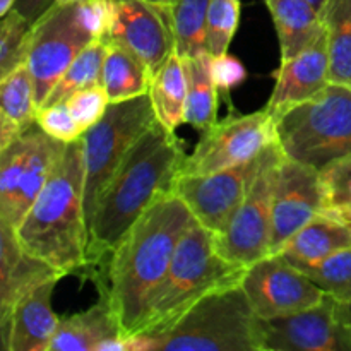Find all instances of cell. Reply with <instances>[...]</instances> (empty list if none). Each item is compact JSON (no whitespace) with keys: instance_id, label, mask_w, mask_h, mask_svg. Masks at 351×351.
<instances>
[{"instance_id":"6da1fadb","label":"cell","mask_w":351,"mask_h":351,"mask_svg":"<svg viewBox=\"0 0 351 351\" xmlns=\"http://www.w3.org/2000/svg\"><path fill=\"white\" fill-rule=\"evenodd\" d=\"M187 158L182 141L154 122L120 163L108 182L89 223V276L95 280L134 223L163 194H173Z\"/></svg>"},{"instance_id":"7a4b0ae2","label":"cell","mask_w":351,"mask_h":351,"mask_svg":"<svg viewBox=\"0 0 351 351\" xmlns=\"http://www.w3.org/2000/svg\"><path fill=\"white\" fill-rule=\"evenodd\" d=\"M194 215L177 194H163L134 223L105 269L95 278L110 302L122 336L136 335L149 295L170 267Z\"/></svg>"},{"instance_id":"3957f363","label":"cell","mask_w":351,"mask_h":351,"mask_svg":"<svg viewBox=\"0 0 351 351\" xmlns=\"http://www.w3.org/2000/svg\"><path fill=\"white\" fill-rule=\"evenodd\" d=\"M21 245L64 276H89L82 141L65 144L47 184L16 228Z\"/></svg>"},{"instance_id":"277c9868","label":"cell","mask_w":351,"mask_h":351,"mask_svg":"<svg viewBox=\"0 0 351 351\" xmlns=\"http://www.w3.org/2000/svg\"><path fill=\"white\" fill-rule=\"evenodd\" d=\"M247 267L230 263L216 249L215 233L197 219L178 242L163 280L149 295L136 335H160L213 291L242 281Z\"/></svg>"},{"instance_id":"5b68a950","label":"cell","mask_w":351,"mask_h":351,"mask_svg":"<svg viewBox=\"0 0 351 351\" xmlns=\"http://www.w3.org/2000/svg\"><path fill=\"white\" fill-rule=\"evenodd\" d=\"M276 144L288 160L322 171L351 154V86L329 82L314 98L274 117Z\"/></svg>"},{"instance_id":"8992f818","label":"cell","mask_w":351,"mask_h":351,"mask_svg":"<svg viewBox=\"0 0 351 351\" xmlns=\"http://www.w3.org/2000/svg\"><path fill=\"white\" fill-rule=\"evenodd\" d=\"M261 321L239 283L209 293L153 338L156 351H263Z\"/></svg>"},{"instance_id":"52a82bcc","label":"cell","mask_w":351,"mask_h":351,"mask_svg":"<svg viewBox=\"0 0 351 351\" xmlns=\"http://www.w3.org/2000/svg\"><path fill=\"white\" fill-rule=\"evenodd\" d=\"M156 122L149 95L137 96L120 103H110L105 115L84 130L82 154H84V211L86 221L91 223L99 195L125 154L137 139Z\"/></svg>"},{"instance_id":"ba28073f","label":"cell","mask_w":351,"mask_h":351,"mask_svg":"<svg viewBox=\"0 0 351 351\" xmlns=\"http://www.w3.org/2000/svg\"><path fill=\"white\" fill-rule=\"evenodd\" d=\"M281 160L283 153L276 143L263 151V160L242 204L226 228L215 235L216 249L230 263L249 267L271 254L273 201Z\"/></svg>"},{"instance_id":"9c48e42d","label":"cell","mask_w":351,"mask_h":351,"mask_svg":"<svg viewBox=\"0 0 351 351\" xmlns=\"http://www.w3.org/2000/svg\"><path fill=\"white\" fill-rule=\"evenodd\" d=\"M273 143H276L274 117L266 108L247 115H230L201 132L180 173L206 175L226 170L254 160Z\"/></svg>"},{"instance_id":"30bf717a","label":"cell","mask_w":351,"mask_h":351,"mask_svg":"<svg viewBox=\"0 0 351 351\" xmlns=\"http://www.w3.org/2000/svg\"><path fill=\"white\" fill-rule=\"evenodd\" d=\"M91 41L93 38L79 24L75 3H53L34 21L27 41L26 65L34 82L38 108L79 51Z\"/></svg>"},{"instance_id":"8fae6325","label":"cell","mask_w":351,"mask_h":351,"mask_svg":"<svg viewBox=\"0 0 351 351\" xmlns=\"http://www.w3.org/2000/svg\"><path fill=\"white\" fill-rule=\"evenodd\" d=\"M261 322L263 351H351L345 302L328 293L314 307Z\"/></svg>"},{"instance_id":"7c38bea8","label":"cell","mask_w":351,"mask_h":351,"mask_svg":"<svg viewBox=\"0 0 351 351\" xmlns=\"http://www.w3.org/2000/svg\"><path fill=\"white\" fill-rule=\"evenodd\" d=\"M243 291L261 319L281 317L314 307L324 291L280 254H269L245 269Z\"/></svg>"},{"instance_id":"4fadbf2b","label":"cell","mask_w":351,"mask_h":351,"mask_svg":"<svg viewBox=\"0 0 351 351\" xmlns=\"http://www.w3.org/2000/svg\"><path fill=\"white\" fill-rule=\"evenodd\" d=\"M263 153L247 163L206 175H178L175 194L194 218L215 235L221 233L242 204L257 173Z\"/></svg>"},{"instance_id":"5bb4252c","label":"cell","mask_w":351,"mask_h":351,"mask_svg":"<svg viewBox=\"0 0 351 351\" xmlns=\"http://www.w3.org/2000/svg\"><path fill=\"white\" fill-rule=\"evenodd\" d=\"M112 23L105 41L136 55L153 74L175 51L168 7L146 0H110Z\"/></svg>"},{"instance_id":"9a60e30c","label":"cell","mask_w":351,"mask_h":351,"mask_svg":"<svg viewBox=\"0 0 351 351\" xmlns=\"http://www.w3.org/2000/svg\"><path fill=\"white\" fill-rule=\"evenodd\" d=\"M321 171L283 156L273 201L271 254H278L293 233L324 211Z\"/></svg>"},{"instance_id":"2e32d148","label":"cell","mask_w":351,"mask_h":351,"mask_svg":"<svg viewBox=\"0 0 351 351\" xmlns=\"http://www.w3.org/2000/svg\"><path fill=\"white\" fill-rule=\"evenodd\" d=\"M329 50L326 26L311 45L274 72V88L266 110L278 117L285 110L314 98L329 84Z\"/></svg>"},{"instance_id":"e0dca14e","label":"cell","mask_w":351,"mask_h":351,"mask_svg":"<svg viewBox=\"0 0 351 351\" xmlns=\"http://www.w3.org/2000/svg\"><path fill=\"white\" fill-rule=\"evenodd\" d=\"M64 274L21 245L16 230L0 221V335L10 322L17 302L50 280Z\"/></svg>"},{"instance_id":"ac0fdd59","label":"cell","mask_w":351,"mask_h":351,"mask_svg":"<svg viewBox=\"0 0 351 351\" xmlns=\"http://www.w3.org/2000/svg\"><path fill=\"white\" fill-rule=\"evenodd\" d=\"M58 280H50L24 295L14 307L10 322L0 335L5 351H50L60 317L51 308Z\"/></svg>"},{"instance_id":"d6986e66","label":"cell","mask_w":351,"mask_h":351,"mask_svg":"<svg viewBox=\"0 0 351 351\" xmlns=\"http://www.w3.org/2000/svg\"><path fill=\"white\" fill-rule=\"evenodd\" d=\"M122 336L115 311L103 295L88 311L64 315L58 322L50 351H101Z\"/></svg>"},{"instance_id":"ffe728a7","label":"cell","mask_w":351,"mask_h":351,"mask_svg":"<svg viewBox=\"0 0 351 351\" xmlns=\"http://www.w3.org/2000/svg\"><path fill=\"white\" fill-rule=\"evenodd\" d=\"M348 247H351L350 226L322 211L293 233L278 254L295 267H305Z\"/></svg>"},{"instance_id":"44dd1931","label":"cell","mask_w":351,"mask_h":351,"mask_svg":"<svg viewBox=\"0 0 351 351\" xmlns=\"http://www.w3.org/2000/svg\"><path fill=\"white\" fill-rule=\"evenodd\" d=\"M280 40L281 62L290 60L308 47L324 29L319 7L308 0H264Z\"/></svg>"},{"instance_id":"7402d4cb","label":"cell","mask_w":351,"mask_h":351,"mask_svg":"<svg viewBox=\"0 0 351 351\" xmlns=\"http://www.w3.org/2000/svg\"><path fill=\"white\" fill-rule=\"evenodd\" d=\"M64 149L65 143L53 139L41 129L38 130L36 141H34V146L26 161L23 177H21L12 211H10L9 218L2 223L10 225L14 230L19 226V223L23 221L33 202L36 201L41 189L47 184L48 177H50L51 170H53L55 163L60 158V154L64 153Z\"/></svg>"},{"instance_id":"603a6c76","label":"cell","mask_w":351,"mask_h":351,"mask_svg":"<svg viewBox=\"0 0 351 351\" xmlns=\"http://www.w3.org/2000/svg\"><path fill=\"white\" fill-rule=\"evenodd\" d=\"M149 95L156 120L175 132L185 123V103H187V75L184 62L177 53H171L160 69L151 74Z\"/></svg>"},{"instance_id":"cb8c5ba5","label":"cell","mask_w":351,"mask_h":351,"mask_svg":"<svg viewBox=\"0 0 351 351\" xmlns=\"http://www.w3.org/2000/svg\"><path fill=\"white\" fill-rule=\"evenodd\" d=\"M187 75L185 123L204 132L218 122V89L211 72V55L182 58Z\"/></svg>"},{"instance_id":"d4e9b609","label":"cell","mask_w":351,"mask_h":351,"mask_svg":"<svg viewBox=\"0 0 351 351\" xmlns=\"http://www.w3.org/2000/svg\"><path fill=\"white\" fill-rule=\"evenodd\" d=\"M149 81L151 71L143 60H139L125 48L108 43L105 62H103L101 84L108 95L110 103L127 101L147 95Z\"/></svg>"},{"instance_id":"484cf974","label":"cell","mask_w":351,"mask_h":351,"mask_svg":"<svg viewBox=\"0 0 351 351\" xmlns=\"http://www.w3.org/2000/svg\"><path fill=\"white\" fill-rule=\"evenodd\" d=\"M321 14L328 34L329 81L351 86V0H326Z\"/></svg>"},{"instance_id":"4316f807","label":"cell","mask_w":351,"mask_h":351,"mask_svg":"<svg viewBox=\"0 0 351 351\" xmlns=\"http://www.w3.org/2000/svg\"><path fill=\"white\" fill-rule=\"evenodd\" d=\"M209 0H175L168 7L175 53L180 58L197 57L206 51V21Z\"/></svg>"},{"instance_id":"83f0119b","label":"cell","mask_w":351,"mask_h":351,"mask_svg":"<svg viewBox=\"0 0 351 351\" xmlns=\"http://www.w3.org/2000/svg\"><path fill=\"white\" fill-rule=\"evenodd\" d=\"M106 50H108V43L105 40H93L91 43L86 45L69 65L64 75L58 79L41 106L65 103L79 89L101 82Z\"/></svg>"},{"instance_id":"f1b7e54d","label":"cell","mask_w":351,"mask_h":351,"mask_svg":"<svg viewBox=\"0 0 351 351\" xmlns=\"http://www.w3.org/2000/svg\"><path fill=\"white\" fill-rule=\"evenodd\" d=\"M36 95L34 82L26 62L0 79V115L27 130L36 123Z\"/></svg>"},{"instance_id":"f546056e","label":"cell","mask_w":351,"mask_h":351,"mask_svg":"<svg viewBox=\"0 0 351 351\" xmlns=\"http://www.w3.org/2000/svg\"><path fill=\"white\" fill-rule=\"evenodd\" d=\"M40 130L38 123L24 130L5 149H0V221H5L12 211L24 167Z\"/></svg>"},{"instance_id":"4dcf8cb0","label":"cell","mask_w":351,"mask_h":351,"mask_svg":"<svg viewBox=\"0 0 351 351\" xmlns=\"http://www.w3.org/2000/svg\"><path fill=\"white\" fill-rule=\"evenodd\" d=\"M298 269L307 274L324 293L345 304L351 302V247Z\"/></svg>"},{"instance_id":"1f68e13d","label":"cell","mask_w":351,"mask_h":351,"mask_svg":"<svg viewBox=\"0 0 351 351\" xmlns=\"http://www.w3.org/2000/svg\"><path fill=\"white\" fill-rule=\"evenodd\" d=\"M240 23V0H209L206 51L211 57L228 51Z\"/></svg>"},{"instance_id":"d6a6232c","label":"cell","mask_w":351,"mask_h":351,"mask_svg":"<svg viewBox=\"0 0 351 351\" xmlns=\"http://www.w3.org/2000/svg\"><path fill=\"white\" fill-rule=\"evenodd\" d=\"M33 23L21 12L12 9L2 17L0 24V79L17 65L24 64L27 57V41Z\"/></svg>"},{"instance_id":"836d02e7","label":"cell","mask_w":351,"mask_h":351,"mask_svg":"<svg viewBox=\"0 0 351 351\" xmlns=\"http://www.w3.org/2000/svg\"><path fill=\"white\" fill-rule=\"evenodd\" d=\"M324 187V213L348 225L351 219V154L329 165L321 171Z\"/></svg>"},{"instance_id":"e575fe53","label":"cell","mask_w":351,"mask_h":351,"mask_svg":"<svg viewBox=\"0 0 351 351\" xmlns=\"http://www.w3.org/2000/svg\"><path fill=\"white\" fill-rule=\"evenodd\" d=\"M65 103L84 132L105 115L110 106V98L101 82H98L75 91Z\"/></svg>"},{"instance_id":"d590c367","label":"cell","mask_w":351,"mask_h":351,"mask_svg":"<svg viewBox=\"0 0 351 351\" xmlns=\"http://www.w3.org/2000/svg\"><path fill=\"white\" fill-rule=\"evenodd\" d=\"M36 123L43 132L65 144L81 139L84 134L72 117L67 103L40 106L36 112Z\"/></svg>"},{"instance_id":"8d00e7d4","label":"cell","mask_w":351,"mask_h":351,"mask_svg":"<svg viewBox=\"0 0 351 351\" xmlns=\"http://www.w3.org/2000/svg\"><path fill=\"white\" fill-rule=\"evenodd\" d=\"M75 16L93 40H106L112 23L110 0H81L75 3Z\"/></svg>"},{"instance_id":"74e56055","label":"cell","mask_w":351,"mask_h":351,"mask_svg":"<svg viewBox=\"0 0 351 351\" xmlns=\"http://www.w3.org/2000/svg\"><path fill=\"white\" fill-rule=\"evenodd\" d=\"M211 72L218 93L228 95L233 88L242 84L247 79V69L237 57L228 51L223 55L211 57Z\"/></svg>"},{"instance_id":"f35d334b","label":"cell","mask_w":351,"mask_h":351,"mask_svg":"<svg viewBox=\"0 0 351 351\" xmlns=\"http://www.w3.org/2000/svg\"><path fill=\"white\" fill-rule=\"evenodd\" d=\"M55 0H17L12 9L23 14L29 23H34L43 12H47Z\"/></svg>"},{"instance_id":"ab89813d","label":"cell","mask_w":351,"mask_h":351,"mask_svg":"<svg viewBox=\"0 0 351 351\" xmlns=\"http://www.w3.org/2000/svg\"><path fill=\"white\" fill-rule=\"evenodd\" d=\"M17 0H0V17L5 16L7 12H10Z\"/></svg>"},{"instance_id":"60d3db41","label":"cell","mask_w":351,"mask_h":351,"mask_svg":"<svg viewBox=\"0 0 351 351\" xmlns=\"http://www.w3.org/2000/svg\"><path fill=\"white\" fill-rule=\"evenodd\" d=\"M146 2L153 3V5H158V7H170L175 0H146Z\"/></svg>"},{"instance_id":"b9f144b4","label":"cell","mask_w":351,"mask_h":351,"mask_svg":"<svg viewBox=\"0 0 351 351\" xmlns=\"http://www.w3.org/2000/svg\"><path fill=\"white\" fill-rule=\"evenodd\" d=\"M345 308H346V317H348L350 328H351V302H348V304H345Z\"/></svg>"},{"instance_id":"7bdbcfd3","label":"cell","mask_w":351,"mask_h":351,"mask_svg":"<svg viewBox=\"0 0 351 351\" xmlns=\"http://www.w3.org/2000/svg\"><path fill=\"white\" fill-rule=\"evenodd\" d=\"M81 0H55L53 3H62V5H67V3H77Z\"/></svg>"},{"instance_id":"ee69618b","label":"cell","mask_w":351,"mask_h":351,"mask_svg":"<svg viewBox=\"0 0 351 351\" xmlns=\"http://www.w3.org/2000/svg\"><path fill=\"white\" fill-rule=\"evenodd\" d=\"M311 3H314L315 7H319V9H322V5L326 3V0H308Z\"/></svg>"},{"instance_id":"f6af8a7d","label":"cell","mask_w":351,"mask_h":351,"mask_svg":"<svg viewBox=\"0 0 351 351\" xmlns=\"http://www.w3.org/2000/svg\"><path fill=\"white\" fill-rule=\"evenodd\" d=\"M348 226H350V228H351V219H350V221H348Z\"/></svg>"}]
</instances>
